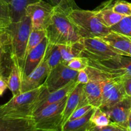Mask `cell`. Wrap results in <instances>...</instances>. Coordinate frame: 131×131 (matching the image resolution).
Here are the masks:
<instances>
[{
    "instance_id": "obj_1",
    "label": "cell",
    "mask_w": 131,
    "mask_h": 131,
    "mask_svg": "<svg viewBox=\"0 0 131 131\" xmlns=\"http://www.w3.org/2000/svg\"><path fill=\"white\" fill-rule=\"evenodd\" d=\"M43 86V83L36 89L13 96L8 102L0 106V116L12 118H32Z\"/></svg>"
},
{
    "instance_id": "obj_2",
    "label": "cell",
    "mask_w": 131,
    "mask_h": 131,
    "mask_svg": "<svg viewBox=\"0 0 131 131\" xmlns=\"http://www.w3.org/2000/svg\"><path fill=\"white\" fill-rule=\"evenodd\" d=\"M46 30L49 42L52 44H72L83 40L68 19L67 10L60 6L54 7L52 22Z\"/></svg>"
},
{
    "instance_id": "obj_3",
    "label": "cell",
    "mask_w": 131,
    "mask_h": 131,
    "mask_svg": "<svg viewBox=\"0 0 131 131\" xmlns=\"http://www.w3.org/2000/svg\"><path fill=\"white\" fill-rule=\"evenodd\" d=\"M67 16L82 38H100L111 31L101 23L95 10L70 9L67 10Z\"/></svg>"
},
{
    "instance_id": "obj_4",
    "label": "cell",
    "mask_w": 131,
    "mask_h": 131,
    "mask_svg": "<svg viewBox=\"0 0 131 131\" xmlns=\"http://www.w3.org/2000/svg\"><path fill=\"white\" fill-rule=\"evenodd\" d=\"M32 29L31 20L27 14L18 22L12 23L7 28L10 40V57L17 59L23 72L28 39Z\"/></svg>"
},
{
    "instance_id": "obj_5",
    "label": "cell",
    "mask_w": 131,
    "mask_h": 131,
    "mask_svg": "<svg viewBox=\"0 0 131 131\" xmlns=\"http://www.w3.org/2000/svg\"><path fill=\"white\" fill-rule=\"evenodd\" d=\"M68 96L33 113L32 119L36 131L62 130L63 113Z\"/></svg>"
},
{
    "instance_id": "obj_6",
    "label": "cell",
    "mask_w": 131,
    "mask_h": 131,
    "mask_svg": "<svg viewBox=\"0 0 131 131\" xmlns=\"http://www.w3.org/2000/svg\"><path fill=\"white\" fill-rule=\"evenodd\" d=\"M90 67L102 87V101L100 107L103 110L110 108L127 96L124 87V79Z\"/></svg>"
},
{
    "instance_id": "obj_7",
    "label": "cell",
    "mask_w": 131,
    "mask_h": 131,
    "mask_svg": "<svg viewBox=\"0 0 131 131\" xmlns=\"http://www.w3.org/2000/svg\"><path fill=\"white\" fill-rule=\"evenodd\" d=\"M88 66L124 79L131 78V57L118 56L103 61L88 59Z\"/></svg>"
},
{
    "instance_id": "obj_8",
    "label": "cell",
    "mask_w": 131,
    "mask_h": 131,
    "mask_svg": "<svg viewBox=\"0 0 131 131\" xmlns=\"http://www.w3.org/2000/svg\"><path fill=\"white\" fill-rule=\"evenodd\" d=\"M52 5L40 0L27 6L26 14L31 18L33 29H47L52 22Z\"/></svg>"
},
{
    "instance_id": "obj_9",
    "label": "cell",
    "mask_w": 131,
    "mask_h": 131,
    "mask_svg": "<svg viewBox=\"0 0 131 131\" xmlns=\"http://www.w3.org/2000/svg\"><path fill=\"white\" fill-rule=\"evenodd\" d=\"M82 42L84 46V50L81 56L90 60L103 61L119 55L99 37L83 38Z\"/></svg>"
},
{
    "instance_id": "obj_10",
    "label": "cell",
    "mask_w": 131,
    "mask_h": 131,
    "mask_svg": "<svg viewBox=\"0 0 131 131\" xmlns=\"http://www.w3.org/2000/svg\"><path fill=\"white\" fill-rule=\"evenodd\" d=\"M78 72L61 63L50 71L43 84L49 92H52L76 81Z\"/></svg>"
},
{
    "instance_id": "obj_11",
    "label": "cell",
    "mask_w": 131,
    "mask_h": 131,
    "mask_svg": "<svg viewBox=\"0 0 131 131\" xmlns=\"http://www.w3.org/2000/svg\"><path fill=\"white\" fill-rule=\"evenodd\" d=\"M103 110L109 116L111 124L127 129L131 113V96L127 95L111 107Z\"/></svg>"
},
{
    "instance_id": "obj_12",
    "label": "cell",
    "mask_w": 131,
    "mask_h": 131,
    "mask_svg": "<svg viewBox=\"0 0 131 131\" xmlns=\"http://www.w3.org/2000/svg\"><path fill=\"white\" fill-rule=\"evenodd\" d=\"M78 84V83H77L76 81H72L60 89L54 91L52 92H49L46 89L45 84H43L44 86L41 92L39 102L35 109L34 113L43 108L48 105L60 102L65 97H67Z\"/></svg>"
},
{
    "instance_id": "obj_13",
    "label": "cell",
    "mask_w": 131,
    "mask_h": 131,
    "mask_svg": "<svg viewBox=\"0 0 131 131\" xmlns=\"http://www.w3.org/2000/svg\"><path fill=\"white\" fill-rule=\"evenodd\" d=\"M90 78V81L83 85V94L88 104L94 107H101L102 101V92L100 82L93 70L88 66L86 69Z\"/></svg>"
},
{
    "instance_id": "obj_14",
    "label": "cell",
    "mask_w": 131,
    "mask_h": 131,
    "mask_svg": "<svg viewBox=\"0 0 131 131\" xmlns=\"http://www.w3.org/2000/svg\"><path fill=\"white\" fill-rule=\"evenodd\" d=\"M45 56V55H44ZM50 72L47 60L43 57L40 65L27 77L24 78L22 83V92L33 90L40 86Z\"/></svg>"
},
{
    "instance_id": "obj_15",
    "label": "cell",
    "mask_w": 131,
    "mask_h": 131,
    "mask_svg": "<svg viewBox=\"0 0 131 131\" xmlns=\"http://www.w3.org/2000/svg\"><path fill=\"white\" fill-rule=\"evenodd\" d=\"M83 84H78L68 96L63 113V126L77 109L88 104L83 94Z\"/></svg>"
},
{
    "instance_id": "obj_16",
    "label": "cell",
    "mask_w": 131,
    "mask_h": 131,
    "mask_svg": "<svg viewBox=\"0 0 131 131\" xmlns=\"http://www.w3.org/2000/svg\"><path fill=\"white\" fill-rule=\"evenodd\" d=\"M48 43V38L46 37L27 55L24 61L23 69V79L29 75L40 65L44 57Z\"/></svg>"
},
{
    "instance_id": "obj_17",
    "label": "cell",
    "mask_w": 131,
    "mask_h": 131,
    "mask_svg": "<svg viewBox=\"0 0 131 131\" xmlns=\"http://www.w3.org/2000/svg\"><path fill=\"white\" fill-rule=\"evenodd\" d=\"M100 38L116 54L130 57L129 48L131 43V38L111 30L107 35Z\"/></svg>"
},
{
    "instance_id": "obj_18",
    "label": "cell",
    "mask_w": 131,
    "mask_h": 131,
    "mask_svg": "<svg viewBox=\"0 0 131 131\" xmlns=\"http://www.w3.org/2000/svg\"><path fill=\"white\" fill-rule=\"evenodd\" d=\"M113 0H109L102 3L99 7L95 9L101 23L107 28H111L117 24L125 16L115 12L112 9Z\"/></svg>"
},
{
    "instance_id": "obj_19",
    "label": "cell",
    "mask_w": 131,
    "mask_h": 131,
    "mask_svg": "<svg viewBox=\"0 0 131 131\" xmlns=\"http://www.w3.org/2000/svg\"><path fill=\"white\" fill-rule=\"evenodd\" d=\"M0 131H36L32 118H12L0 116Z\"/></svg>"
},
{
    "instance_id": "obj_20",
    "label": "cell",
    "mask_w": 131,
    "mask_h": 131,
    "mask_svg": "<svg viewBox=\"0 0 131 131\" xmlns=\"http://www.w3.org/2000/svg\"><path fill=\"white\" fill-rule=\"evenodd\" d=\"M10 58L12 63L10 74L7 78L8 88L11 91L13 96H15L21 93L23 72L17 59L15 57H10Z\"/></svg>"
},
{
    "instance_id": "obj_21",
    "label": "cell",
    "mask_w": 131,
    "mask_h": 131,
    "mask_svg": "<svg viewBox=\"0 0 131 131\" xmlns=\"http://www.w3.org/2000/svg\"><path fill=\"white\" fill-rule=\"evenodd\" d=\"M94 109L91 110L83 117L67 122L63 126L61 131H89L94 125L91 121V116Z\"/></svg>"
},
{
    "instance_id": "obj_22",
    "label": "cell",
    "mask_w": 131,
    "mask_h": 131,
    "mask_svg": "<svg viewBox=\"0 0 131 131\" xmlns=\"http://www.w3.org/2000/svg\"><path fill=\"white\" fill-rule=\"evenodd\" d=\"M10 8L12 23L20 20L26 15V9L28 5L40 0H5Z\"/></svg>"
},
{
    "instance_id": "obj_23",
    "label": "cell",
    "mask_w": 131,
    "mask_h": 131,
    "mask_svg": "<svg viewBox=\"0 0 131 131\" xmlns=\"http://www.w3.org/2000/svg\"><path fill=\"white\" fill-rule=\"evenodd\" d=\"M60 48L62 58V63L67 65L72 59L81 56V54L84 50V46L82 42H76L68 45H58Z\"/></svg>"
},
{
    "instance_id": "obj_24",
    "label": "cell",
    "mask_w": 131,
    "mask_h": 131,
    "mask_svg": "<svg viewBox=\"0 0 131 131\" xmlns=\"http://www.w3.org/2000/svg\"><path fill=\"white\" fill-rule=\"evenodd\" d=\"M44 57L47 60L50 71L62 62V58L59 46L49 42L48 43Z\"/></svg>"
},
{
    "instance_id": "obj_25",
    "label": "cell",
    "mask_w": 131,
    "mask_h": 131,
    "mask_svg": "<svg viewBox=\"0 0 131 131\" xmlns=\"http://www.w3.org/2000/svg\"><path fill=\"white\" fill-rule=\"evenodd\" d=\"M46 37H47L46 29H32L28 39L26 57L30 51L37 47Z\"/></svg>"
},
{
    "instance_id": "obj_26",
    "label": "cell",
    "mask_w": 131,
    "mask_h": 131,
    "mask_svg": "<svg viewBox=\"0 0 131 131\" xmlns=\"http://www.w3.org/2000/svg\"><path fill=\"white\" fill-rule=\"evenodd\" d=\"M91 121L96 126H105L111 124L107 114L101 107H95L91 116Z\"/></svg>"
},
{
    "instance_id": "obj_27",
    "label": "cell",
    "mask_w": 131,
    "mask_h": 131,
    "mask_svg": "<svg viewBox=\"0 0 131 131\" xmlns=\"http://www.w3.org/2000/svg\"><path fill=\"white\" fill-rule=\"evenodd\" d=\"M110 29L131 38V16L124 17L119 23L111 27Z\"/></svg>"
},
{
    "instance_id": "obj_28",
    "label": "cell",
    "mask_w": 131,
    "mask_h": 131,
    "mask_svg": "<svg viewBox=\"0 0 131 131\" xmlns=\"http://www.w3.org/2000/svg\"><path fill=\"white\" fill-rule=\"evenodd\" d=\"M112 9L115 12L124 16H131V3L123 0H113Z\"/></svg>"
},
{
    "instance_id": "obj_29",
    "label": "cell",
    "mask_w": 131,
    "mask_h": 131,
    "mask_svg": "<svg viewBox=\"0 0 131 131\" xmlns=\"http://www.w3.org/2000/svg\"><path fill=\"white\" fill-rule=\"evenodd\" d=\"M0 23L7 28L12 23L10 11L5 0H0Z\"/></svg>"
},
{
    "instance_id": "obj_30",
    "label": "cell",
    "mask_w": 131,
    "mask_h": 131,
    "mask_svg": "<svg viewBox=\"0 0 131 131\" xmlns=\"http://www.w3.org/2000/svg\"><path fill=\"white\" fill-rule=\"evenodd\" d=\"M88 58L84 56H79V57L74 58L72 59L70 61L67 63V66L69 67L73 70L80 71L84 70L88 67Z\"/></svg>"
},
{
    "instance_id": "obj_31",
    "label": "cell",
    "mask_w": 131,
    "mask_h": 131,
    "mask_svg": "<svg viewBox=\"0 0 131 131\" xmlns=\"http://www.w3.org/2000/svg\"><path fill=\"white\" fill-rule=\"evenodd\" d=\"M93 108H95V107L90 104H86L85 105V106L79 107V108L77 109V110L73 113L72 115L70 116L69 120H75V119H78L79 118L83 117L84 115H86L88 112H90L91 110H93ZM69 120H68V121H69Z\"/></svg>"
},
{
    "instance_id": "obj_32",
    "label": "cell",
    "mask_w": 131,
    "mask_h": 131,
    "mask_svg": "<svg viewBox=\"0 0 131 131\" xmlns=\"http://www.w3.org/2000/svg\"><path fill=\"white\" fill-rule=\"evenodd\" d=\"M10 36L7 28L0 31V49H5L6 46H10Z\"/></svg>"
},
{
    "instance_id": "obj_33",
    "label": "cell",
    "mask_w": 131,
    "mask_h": 131,
    "mask_svg": "<svg viewBox=\"0 0 131 131\" xmlns=\"http://www.w3.org/2000/svg\"><path fill=\"white\" fill-rule=\"evenodd\" d=\"M121 127L113 124H110L105 126H96L93 125L89 131H118Z\"/></svg>"
},
{
    "instance_id": "obj_34",
    "label": "cell",
    "mask_w": 131,
    "mask_h": 131,
    "mask_svg": "<svg viewBox=\"0 0 131 131\" xmlns=\"http://www.w3.org/2000/svg\"><path fill=\"white\" fill-rule=\"evenodd\" d=\"M76 81L78 84H87L90 81L89 75H88V72H87L86 69L80 70V71L78 72Z\"/></svg>"
},
{
    "instance_id": "obj_35",
    "label": "cell",
    "mask_w": 131,
    "mask_h": 131,
    "mask_svg": "<svg viewBox=\"0 0 131 131\" xmlns=\"http://www.w3.org/2000/svg\"><path fill=\"white\" fill-rule=\"evenodd\" d=\"M60 7L62 8L63 10H68L70 9L78 8V6L75 4L74 0H62V2L60 5Z\"/></svg>"
},
{
    "instance_id": "obj_36",
    "label": "cell",
    "mask_w": 131,
    "mask_h": 131,
    "mask_svg": "<svg viewBox=\"0 0 131 131\" xmlns=\"http://www.w3.org/2000/svg\"><path fill=\"white\" fill-rule=\"evenodd\" d=\"M8 88L7 79L3 75H0V97L3 95L5 90Z\"/></svg>"
},
{
    "instance_id": "obj_37",
    "label": "cell",
    "mask_w": 131,
    "mask_h": 131,
    "mask_svg": "<svg viewBox=\"0 0 131 131\" xmlns=\"http://www.w3.org/2000/svg\"><path fill=\"white\" fill-rule=\"evenodd\" d=\"M124 87L127 95L131 96V78L124 79Z\"/></svg>"
},
{
    "instance_id": "obj_38",
    "label": "cell",
    "mask_w": 131,
    "mask_h": 131,
    "mask_svg": "<svg viewBox=\"0 0 131 131\" xmlns=\"http://www.w3.org/2000/svg\"><path fill=\"white\" fill-rule=\"evenodd\" d=\"M50 1H51V3L54 6H58L62 2V0H50Z\"/></svg>"
},
{
    "instance_id": "obj_39",
    "label": "cell",
    "mask_w": 131,
    "mask_h": 131,
    "mask_svg": "<svg viewBox=\"0 0 131 131\" xmlns=\"http://www.w3.org/2000/svg\"><path fill=\"white\" fill-rule=\"evenodd\" d=\"M4 54H3L2 56H0V75H3V67H2V60H3V56Z\"/></svg>"
},
{
    "instance_id": "obj_40",
    "label": "cell",
    "mask_w": 131,
    "mask_h": 131,
    "mask_svg": "<svg viewBox=\"0 0 131 131\" xmlns=\"http://www.w3.org/2000/svg\"><path fill=\"white\" fill-rule=\"evenodd\" d=\"M127 130L129 131H131V113L130 116H129V122H128V127H127Z\"/></svg>"
},
{
    "instance_id": "obj_41",
    "label": "cell",
    "mask_w": 131,
    "mask_h": 131,
    "mask_svg": "<svg viewBox=\"0 0 131 131\" xmlns=\"http://www.w3.org/2000/svg\"><path fill=\"white\" fill-rule=\"evenodd\" d=\"M5 49H0V56H2L3 54H5Z\"/></svg>"
},
{
    "instance_id": "obj_42",
    "label": "cell",
    "mask_w": 131,
    "mask_h": 131,
    "mask_svg": "<svg viewBox=\"0 0 131 131\" xmlns=\"http://www.w3.org/2000/svg\"><path fill=\"white\" fill-rule=\"evenodd\" d=\"M6 29V28H5V27H3V26L2 24L0 23V31L3 30V29Z\"/></svg>"
},
{
    "instance_id": "obj_43",
    "label": "cell",
    "mask_w": 131,
    "mask_h": 131,
    "mask_svg": "<svg viewBox=\"0 0 131 131\" xmlns=\"http://www.w3.org/2000/svg\"><path fill=\"white\" fill-rule=\"evenodd\" d=\"M118 131H129L127 129H125V128H123V127H120V130Z\"/></svg>"
},
{
    "instance_id": "obj_44",
    "label": "cell",
    "mask_w": 131,
    "mask_h": 131,
    "mask_svg": "<svg viewBox=\"0 0 131 131\" xmlns=\"http://www.w3.org/2000/svg\"><path fill=\"white\" fill-rule=\"evenodd\" d=\"M129 54H130V57H131V43H130V48H129Z\"/></svg>"
}]
</instances>
